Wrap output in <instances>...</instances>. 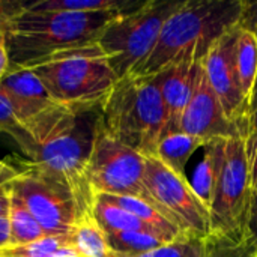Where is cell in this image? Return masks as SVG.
<instances>
[{
    "mask_svg": "<svg viewBox=\"0 0 257 257\" xmlns=\"http://www.w3.org/2000/svg\"><path fill=\"white\" fill-rule=\"evenodd\" d=\"M119 14L26 9L5 33L11 68H29L56 53L95 44Z\"/></svg>",
    "mask_w": 257,
    "mask_h": 257,
    "instance_id": "3",
    "label": "cell"
},
{
    "mask_svg": "<svg viewBox=\"0 0 257 257\" xmlns=\"http://www.w3.org/2000/svg\"><path fill=\"white\" fill-rule=\"evenodd\" d=\"M24 126L30 136L24 154L29 163L71 194L78 220L92 214L96 194L87 167L102 128L101 105L54 104Z\"/></svg>",
    "mask_w": 257,
    "mask_h": 257,
    "instance_id": "1",
    "label": "cell"
},
{
    "mask_svg": "<svg viewBox=\"0 0 257 257\" xmlns=\"http://www.w3.org/2000/svg\"><path fill=\"white\" fill-rule=\"evenodd\" d=\"M69 244V235H48L39 241L0 250V257H48Z\"/></svg>",
    "mask_w": 257,
    "mask_h": 257,
    "instance_id": "24",
    "label": "cell"
},
{
    "mask_svg": "<svg viewBox=\"0 0 257 257\" xmlns=\"http://www.w3.org/2000/svg\"><path fill=\"white\" fill-rule=\"evenodd\" d=\"M9 215V199L3 190H0V217Z\"/></svg>",
    "mask_w": 257,
    "mask_h": 257,
    "instance_id": "35",
    "label": "cell"
},
{
    "mask_svg": "<svg viewBox=\"0 0 257 257\" xmlns=\"http://www.w3.org/2000/svg\"><path fill=\"white\" fill-rule=\"evenodd\" d=\"M104 131L143 157H154L170 131L167 111L154 77L120 78L101 105Z\"/></svg>",
    "mask_w": 257,
    "mask_h": 257,
    "instance_id": "4",
    "label": "cell"
},
{
    "mask_svg": "<svg viewBox=\"0 0 257 257\" xmlns=\"http://www.w3.org/2000/svg\"><path fill=\"white\" fill-rule=\"evenodd\" d=\"M133 0H38L27 2L33 12H123L136 6Z\"/></svg>",
    "mask_w": 257,
    "mask_h": 257,
    "instance_id": "19",
    "label": "cell"
},
{
    "mask_svg": "<svg viewBox=\"0 0 257 257\" xmlns=\"http://www.w3.org/2000/svg\"><path fill=\"white\" fill-rule=\"evenodd\" d=\"M93 217L104 229L105 233H117V232H133V230H146L154 232L149 226H146L142 220L117 206L116 203L107 200L102 196H96L93 203ZM157 233V232H154ZM160 235V233H158ZM163 236V235H161ZM169 239V238H167ZM172 241V239H170Z\"/></svg>",
    "mask_w": 257,
    "mask_h": 257,
    "instance_id": "20",
    "label": "cell"
},
{
    "mask_svg": "<svg viewBox=\"0 0 257 257\" xmlns=\"http://www.w3.org/2000/svg\"><path fill=\"white\" fill-rule=\"evenodd\" d=\"M244 0H184L169 17L149 56L130 74L157 77L188 62H202L211 45L239 26Z\"/></svg>",
    "mask_w": 257,
    "mask_h": 257,
    "instance_id": "2",
    "label": "cell"
},
{
    "mask_svg": "<svg viewBox=\"0 0 257 257\" xmlns=\"http://www.w3.org/2000/svg\"><path fill=\"white\" fill-rule=\"evenodd\" d=\"M202 149H203V157L196 166L190 185L197 194V197L208 206V209H211L224 164L226 140L223 139L209 140L205 143Z\"/></svg>",
    "mask_w": 257,
    "mask_h": 257,
    "instance_id": "15",
    "label": "cell"
},
{
    "mask_svg": "<svg viewBox=\"0 0 257 257\" xmlns=\"http://www.w3.org/2000/svg\"><path fill=\"white\" fill-rule=\"evenodd\" d=\"M206 142L182 131H167L155 149V158L160 160L179 178H187V164L197 149H202Z\"/></svg>",
    "mask_w": 257,
    "mask_h": 257,
    "instance_id": "16",
    "label": "cell"
},
{
    "mask_svg": "<svg viewBox=\"0 0 257 257\" xmlns=\"http://www.w3.org/2000/svg\"><path fill=\"white\" fill-rule=\"evenodd\" d=\"M27 69L60 105H102L119 81L98 42L56 53Z\"/></svg>",
    "mask_w": 257,
    "mask_h": 257,
    "instance_id": "5",
    "label": "cell"
},
{
    "mask_svg": "<svg viewBox=\"0 0 257 257\" xmlns=\"http://www.w3.org/2000/svg\"><path fill=\"white\" fill-rule=\"evenodd\" d=\"M253 257H257V251H253Z\"/></svg>",
    "mask_w": 257,
    "mask_h": 257,
    "instance_id": "37",
    "label": "cell"
},
{
    "mask_svg": "<svg viewBox=\"0 0 257 257\" xmlns=\"http://www.w3.org/2000/svg\"><path fill=\"white\" fill-rule=\"evenodd\" d=\"M11 224L8 217H0V250L11 248Z\"/></svg>",
    "mask_w": 257,
    "mask_h": 257,
    "instance_id": "33",
    "label": "cell"
},
{
    "mask_svg": "<svg viewBox=\"0 0 257 257\" xmlns=\"http://www.w3.org/2000/svg\"><path fill=\"white\" fill-rule=\"evenodd\" d=\"M236 35L238 26L218 38L203 57L202 66L226 114L239 126L242 137H245L248 105L238 78Z\"/></svg>",
    "mask_w": 257,
    "mask_h": 257,
    "instance_id": "11",
    "label": "cell"
},
{
    "mask_svg": "<svg viewBox=\"0 0 257 257\" xmlns=\"http://www.w3.org/2000/svg\"><path fill=\"white\" fill-rule=\"evenodd\" d=\"M202 62H188L172 66L154 77L161 92V98L167 111L170 130L178 131L179 120L185 111L200 74Z\"/></svg>",
    "mask_w": 257,
    "mask_h": 257,
    "instance_id": "14",
    "label": "cell"
},
{
    "mask_svg": "<svg viewBox=\"0 0 257 257\" xmlns=\"http://www.w3.org/2000/svg\"><path fill=\"white\" fill-rule=\"evenodd\" d=\"M9 199V224H11V242L12 247L26 245L35 241H39L48 233L41 227L35 217L27 211L23 202L12 193L5 191Z\"/></svg>",
    "mask_w": 257,
    "mask_h": 257,
    "instance_id": "21",
    "label": "cell"
},
{
    "mask_svg": "<svg viewBox=\"0 0 257 257\" xmlns=\"http://www.w3.org/2000/svg\"><path fill=\"white\" fill-rule=\"evenodd\" d=\"M178 131L199 137L203 142L242 137L239 126L226 114L220 99L212 90L203 66L200 68L194 93L179 120Z\"/></svg>",
    "mask_w": 257,
    "mask_h": 257,
    "instance_id": "12",
    "label": "cell"
},
{
    "mask_svg": "<svg viewBox=\"0 0 257 257\" xmlns=\"http://www.w3.org/2000/svg\"><path fill=\"white\" fill-rule=\"evenodd\" d=\"M0 133L11 136L15 140V143L21 148V151L24 154L27 152L30 146V136L26 126L15 116L12 104L8 99L6 93L3 92L2 86H0Z\"/></svg>",
    "mask_w": 257,
    "mask_h": 257,
    "instance_id": "25",
    "label": "cell"
},
{
    "mask_svg": "<svg viewBox=\"0 0 257 257\" xmlns=\"http://www.w3.org/2000/svg\"><path fill=\"white\" fill-rule=\"evenodd\" d=\"M0 190L15 194L48 235H69L78 215L71 194L29 161H5Z\"/></svg>",
    "mask_w": 257,
    "mask_h": 257,
    "instance_id": "8",
    "label": "cell"
},
{
    "mask_svg": "<svg viewBox=\"0 0 257 257\" xmlns=\"http://www.w3.org/2000/svg\"><path fill=\"white\" fill-rule=\"evenodd\" d=\"M182 2H139L134 8L120 12L105 27L98 44L119 80L130 75L149 56L166 21Z\"/></svg>",
    "mask_w": 257,
    "mask_h": 257,
    "instance_id": "7",
    "label": "cell"
},
{
    "mask_svg": "<svg viewBox=\"0 0 257 257\" xmlns=\"http://www.w3.org/2000/svg\"><path fill=\"white\" fill-rule=\"evenodd\" d=\"M27 2L18 0H0V33H6L11 23L26 11Z\"/></svg>",
    "mask_w": 257,
    "mask_h": 257,
    "instance_id": "27",
    "label": "cell"
},
{
    "mask_svg": "<svg viewBox=\"0 0 257 257\" xmlns=\"http://www.w3.org/2000/svg\"><path fill=\"white\" fill-rule=\"evenodd\" d=\"M239 26L245 30H250L257 38V0L247 2L244 0V8L239 20Z\"/></svg>",
    "mask_w": 257,
    "mask_h": 257,
    "instance_id": "28",
    "label": "cell"
},
{
    "mask_svg": "<svg viewBox=\"0 0 257 257\" xmlns=\"http://www.w3.org/2000/svg\"><path fill=\"white\" fill-rule=\"evenodd\" d=\"M9 69H11V60L6 48V39H5V33H0V80L9 72Z\"/></svg>",
    "mask_w": 257,
    "mask_h": 257,
    "instance_id": "32",
    "label": "cell"
},
{
    "mask_svg": "<svg viewBox=\"0 0 257 257\" xmlns=\"http://www.w3.org/2000/svg\"><path fill=\"white\" fill-rule=\"evenodd\" d=\"M146 202L158 208L182 236L209 238L211 212L188 179L179 178L155 157H146Z\"/></svg>",
    "mask_w": 257,
    "mask_h": 257,
    "instance_id": "9",
    "label": "cell"
},
{
    "mask_svg": "<svg viewBox=\"0 0 257 257\" xmlns=\"http://www.w3.org/2000/svg\"><path fill=\"white\" fill-rule=\"evenodd\" d=\"M48 257H80V254L77 253V250L71 244H68V245L59 248L57 251H54L53 254H50Z\"/></svg>",
    "mask_w": 257,
    "mask_h": 257,
    "instance_id": "34",
    "label": "cell"
},
{
    "mask_svg": "<svg viewBox=\"0 0 257 257\" xmlns=\"http://www.w3.org/2000/svg\"><path fill=\"white\" fill-rule=\"evenodd\" d=\"M3 167V161H0V169Z\"/></svg>",
    "mask_w": 257,
    "mask_h": 257,
    "instance_id": "38",
    "label": "cell"
},
{
    "mask_svg": "<svg viewBox=\"0 0 257 257\" xmlns=\"http://www.w3.org/2000/svg\"><path fill=\"white\" fill-rule=\"evenodd\" d=\"M247 245L253 251H257V193H253L251 200V209L247 226Z\"/></svg>",
    "mask_w": 257,
    "mask_h": 257,
    "instance_id": "29",
    "label": "cell"
},
{
    "mask_svg": "<svg viewBox=\"0 0 257 257\" xmlns=\"http://www.w3.org/2000/svg\"><path fill=\"white\" fill-rule=\"evenodd\" d=\"M69 244L80 257H111L107 233L99 226L93 214H87L77 220L69 233Z\"/></svg>",
    "mask_w": 257,
    "mask_h": 257,
    "instance_id": "17",
    "label": "cell"
},
{
    "mask_svg": "<svg viewBox=\"0 0 257 257\" xmlns=\"http://www.w3.org/2000/svg\"><path fill=\"white\" fill-rule=\"evenodd\" d=\"M244 145L248 163L250 185L253 193H257V131H251L244 137Z\"/></svg>",
    "mask_w": 257,
    "mask_h": 257,
    "instance_id": "26",
    "label": "cell"
},
{
    "mask_svg": "<svg viewBox=\"0 0 257 257\" xmlns=\"http://www.w3.org/2000/svg\"><path fill=\"white\" fill-rule=\"evenodd\" d=\"M3 169H5V161H3V167L0 169V184H2V181H3Z\"/></svg>",
    "mask_w": 257,
    "mask_h": 257,
    "instance_id": "36",
    "label": "cell"
},
{
    "mask_svg": "<svg viewBox=\"0 0 257 257\" xmlns=\"http://www.w3.org/2000/svg\"><path fill=\"white\" fill-rule=\"evenodd\" d=\"M145 167L146 157L101 128L87 167V179L96 196H134L146 200Z\"/></svg>",
    "mask_w": 257,
    "mask_h": 257,
    "instance_id": "10",
    "label": "cell"
},
{
    "mask_svg": "<svg viewBox=\"0 0 257 257\" xmlns=\"http://www.w3.org/2000/svg\"><path fill=\"white\" fill-rule=\"evenodd\" d=\"M236 69L241 90L250 105L257 81V38L241 26L236 35Z\"/></svg>",
    "mask_w": 257,
    "mask_h": 257,
    "instance_id": "18",
    "label": "cell"
},
{
    "mask_svg": "<svg viewBox=\"0 0 257 257\" xmlns=\"http://www.w3.org/2000/svg\"><path fill=\"white\" fill-rule=\"evenodd\" d=\"M111 257H215V247L209 238L181 236L142 254H120L113 251Z\"/></svg>",
    "mask_w": 257,
    "mask_h": 257,
    "instance_id": "22",
    "label": "cell"
},
{
    "mask_svg": "<svg viewBox=\"0 0 257 257\" xmlns=\"http://www.w3.org/2000/svg\"><path fill=\"white\" fill-rule=\"evenodd\" d=\"M107 239L110 248L114 253H120V254H142L172 242L166 236L146 230L107 233Z\"/></svg>",
    "mask_w": 257,
    "mask_h": 257,
    "instance_id": "23",
    "label": "cell"
},
{
    "mask_svg": "<svg viewBox=\"0 0 257 257\" xmlns=\"http://www.w3.org/2000/svg\"><path fill=\"white\" fill-rule=\"evenodd\" d=\"M253 190L242 137L227 139L220 182L211 205L209 241L217 248L247 245ZM248 247V245H247Z\"/></svg>",
    "mask_w": 257,
    "mask_h": 257,
    "instance_id": "6",
    "label": "cell"
},
{
    "mask_svg": "<svg viewBox=\"0 0 257 257\" xmlns=\"http://www.w3.org/2000/svg\"><path fill=\"white\" fill-rule=\"evenodd\" d=\"M251 131H257V81L250 105H248V113H247V134Z\"/></svg>",
    "mask_w": 257,
    "mask_h": 257,
    "instance_id": "30",
    "label": "cell"
},
{
    "mask_svg": "<svg viewBox=\"0 0 257 257\" xmlns=\"http://www.w3.org/2000/svg\"><path fill=\"white\" fill-rule=\"evenodd\" d=\"M215 257H253V250L250 247H238V248H217Z\"/></svg>",
    "mask_w": 257,
    "mask_h": 257,
    "instance_id": "31",
    "label": "cell"
},
{
    "mask_svg": "<svg viewBox=\"0 0 257 257\" xmlns=\"http://www.w3.org/2000/svg\"><path fill=\"white\" fill-rule=\"evenodd\" d=\"M0 86L23 125L56 104L38 75L27 68H11L0 80Z\"/></svg>",
    "mask_w": 257,
    "mask_h": 257,
    "instance_id": "13",
    "label": "cell"
}]
</instances>
